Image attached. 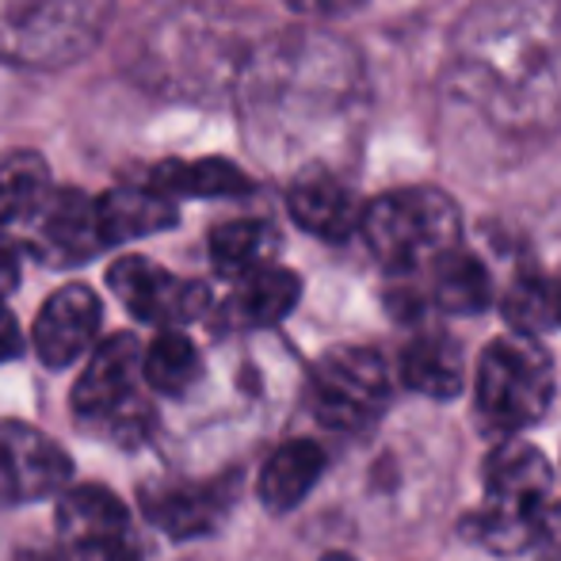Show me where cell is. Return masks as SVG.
Instances as JSON below:
<instances>
[{"instance_id":"1","label":"cell","mask_w":561,"mask_h":561,"mask_svg":"<svg viewBox=\"0 0 561 561\" xmlns=\"http://www.w3.org/2000/svg\"><path fill=\"white\" fill-rule=\"evenodd\" d=\"M554 516V470L524 439H501L485 458V501L466 516V535L493 554H519L547 535Z\"/></svg>"},{"instance_id":"15","label":"cell","mask_w":561,"mask_h":561,"mask_svg":"<svg viewBox=\"0 0 561 561\" xmlns=\"http://www.w3.org/2000/svg\"><path fill=\"white\" fill-rule=\"evenodd\" d=\"M325 473V450L313 439H290L279 450L267 455V462L260 466L256 493L260 504L267 512H290L310 496V489L318 485V478Z\"/></svg>"},{"instance_id":"4","label":"cell","mask_w":561,"mask_h":561,"mask_svg":"<svg viewBox=\"0 0 561 561\" xmlns=\"http://www.w3.org/2000/svg\"><path fill=\"white\" fill-rule=\"evenodd\" d=\"M390 405V375L370 347H333L310 375V409L333 432H363Z\"/></svg>"},{"instance_id":"12","label":"cell","mask_w":561,"mask_h":561,"mask_svg":"<svg viewBox=\"0 0 561 561\" xmlns=\"http://www.w3.org/2000/svg\"><path fill=\"white\" fill-rule=\"evenodd\" d=\"M287 210L306 233L321 237V241H344L359 229V199L340 176L329 169H306L295 176L287 192Z\"/></svg>"},{"instance_id":"18","label":"cell","mask_w":561,"mask_h":561,"mask_svg":"<svg viewBox=\"0 0 561 561\" xmlns=\"http://www.w3.org/2000/svg\"><path fill=\"white\" fill-rule=\"evenodd\" d=\"M279 252V229L264 218H233L210 233V264L226 279H244V275L272 267Z\"/></svg>"},{"instance_id":"13","label":"cell","mask_w":561,"mask_h":561,"mask_svg":"<svg viewBox=\"0 0 561 561\" xmlns=\"http://www.w3.org/2000/svg\"><path fill=\"white\" fill-rule=\"evenodd\" d=\"M302 298V279L287 267H260V272L237 279L233 295L222 306L226 329H267L279 325Z\"/></svg>"},{"instance_id":"10","label":"cell","mask_w":561,"mask_h":561,"mask_svg":"<svg viewBox=\"0 0 561 561\" xmlns=\"http://www.w3.org/2000/svg\"><path fill=\"white\" fill-rule=\"evenodd\" d=\"M237 496V473L210 481H161L141 489V512L169 539H199L210 535Z\"/></svg>"},{"instance_id":"16","label":"cell","mask_w":561,"mask_h":561,"mask_svg":"<svg viewBox=\"0 0 561 561\" xmlns=\"http://www.w3.org/2000/svg\"><path fill=\"white\" fill-rule=\"evenodd\" d=\"M466 359L447 333H421L401 352V382L424 398H455L462 390Z\"/></svg>"},{"instance_id":"17","label":"cell","mask_w":561,"mask_h":561,"mask_svg":"<svg viewBox=\"0 0 561 561\" xmlns=\"http://www.w3.org/2000/svg\"><path fill=\"white\" fill-rule=\"evenodd\" d=\"M153 192L164 199H233V195H249L252 180L237 169L226 157H199V161H164L153 169Z\"/></svg>"},{"instance_id":"27","label":"cell","mask_w":561,"mask_h":561,"mask_svg":"<svg viewBox=\"0 0 561 561\" xmlns=\"http://www.w3.org/2000/svg\"><path fill=\"white\" fill-rule=\"evenodd\" d=\"M558 321H561V290H558Z\"/></svg>"},{"instance_id":"22","label":"cell","mask_w":561,"mask_h":561,"mask_svg":"<svg viewBox=\"0 0 561 561\" xmlns=\"http://www.w3.org/2000/svg\"><path fill=\"white\" fill-rule=\"evenodd\" d=\"M504 318L516 329V336H539L558 325V287L542 272L527 267L512 279L504 295Z\"/></svg>"},{"instance_id":"9","label":"cell","mask_w":561,"mask_h":561,"mask_svg":"<svg viewBox=\"0 0 561 561\" xmlns=\"http://www.w3.org/2000/svg\"><path fill=\"white\" fill-rule=\"evenodd\" d=\"M73 462L46 432L23 421L0 424V504H31L66 489Z\"/></svg>"},{"instance_id":"6","label":"cell","mask_w":561,"mask_h":561,"mask_svg":"<svg viewBox=\"0 0 561 561\" xmlns=\"http://www.w3.org/2000/svg\"><path fill=\"white\" fill-rule=\"evenodd\" d=\"M58 539L69 561H141L130 512L107 485H77L61 496Z\"/></svg>"},{"instance_id":"11","label":"cell","mask_w":561,"mask_h":561,"mask_svg":"<svg viewBox=\"0 0 561 561\" xmlns=\"http://www.w3.org/2000/svg\"><path fill=\"white\" fill-rule=\"evenodd\" d=\"M100 306L96 290L84 283H69V287L54 290L43 302L35 318V352L46 367H69L73 359H81L100 333Z\"/></svg>"},{"instance_id":"20","label":"cell","mask_w":561,"mask_h":561,"mask_svg":"<svg viewBox=\"0 0 561 561\" xmlns=\"http://www.w3.org/2000/svg\"><path fill=\"white\" fill-rule=\"evenodd\" d=\"M203 375V355L184 333L176 329H161L153 344L141 352V378L149 390L164 393V398H180L187 393Z\"/></svg>"},{"instance_id":"7","label":"cell","mask_w":561,"mask_h":561,"mask_svg":"<svg viewBox=\"0 0 561 561\" xmlns=\"http://www.w3.org/2000/svg\"><path fill=\"white\" fill-rule=\"evenodd\" d=\"M15 229L31 256L50 267L84 264L104 249L96 229V203L77 187H50Z\"/></svg>"},{"instance_id":"14","label":"cell","mask_w":561,"mask_h":561,"mask_svg":"<svg viewBox=\"0 0 561 561\" xmlns=\"http://www.w3.org/2000/svg\"><path fill=\"white\" fill-rule=\"evenodd\" d=\"M96 203V229L100 241L107 244H123V241H138V237L161 233L180 222L176 203L164 199L153 187H112L107 195H100Z\"/></svg>"},{"instance_id":"21","label":"cell","mask_w":561,"mask_h":561,"mask_svg":"<svg viewBox=\"0 0 561 561\" xmlns=\"http://www.w3.org/2000/svg\"><path fill=\"white\" fill-rule=\"evenodd\" d=\"M50 192V169L38 153H8L0 161V226H20Z\"/></svg>"},{"instance_id":"24","label":"cell","mask_w":561,"mask_h":561,"mask_svg":"<svg viewBox=\"0 0 561 561\" xmlns=\"http://www.w3.org/2000/svg\"><path fill=\"white\" fill-rule=\"evenodd\" d=\"M23 352V336H20V325H15L12 310L0 302V363L4 359H15Z\"/></svg>"},{"instance_id":"8","label":"cell","mask_w":561,"mask_h":561,"mask_svg":"<svg viewBox=\"0 0 561 561\" xmlns=\"http://www.w3.org/2000/svg\"><path fill=\"white\" fill-rule=\"evenodd\" d=\"M115 298L146 325L176 329L187 321L203 318L210 306V290L195 279H180V275L164 272L161 264L146 256H123L107 272Z\"/></svg>"},{"instance_id":"5","label":"cell","mask_w":561,"mask_h":561,"mask_svg":"<svg viewBox=\"0 0 561 561\" xmlns=\"http://www.w3.org/2000/svg\"><path fill=\"white\" fill-rule=\"evenodd\" d=\"M141 347L130 333H115L96 347L84 375L73 386V413L84 424H107L115 432H130L146 416L138 393Z\"/></svg>"},{"instance_id":"3","label":"cell","mask_w":561,"mask_h":561,"mask_svg":"<svg viewBox=\"0 0 561 561\" xmlns=\"http://www.w3.org/2000/svg\"><path fill=\"white\" fill-rule=\"evenodd\" d=\"M558 393L554 359L542 344L527 336H501L478 359V416L489 432L516 436L550 413Z\"/></svg>"},{"instance_id":"25","label":"cell","mask_w":561,"mask_h":561,"mask_svg":"<svg viewBox=\"0 0 561 561\" xmlns=\"http://www.w3.org/2000/svg\"><path fill=\"white\" fill-rule=\"evenodd\" d=\"M15 561H69L66 554H50V550H23Z\"/></svg>"},{"instance_id":"19","label":"cell","mask_w":561,"mask_h":561,"mask_svg":"<svg viewBox=\"0 0 561 561\" xmlns=\"http://www.w3.org/2000/svg\"><path fill=\"white\" fill-rule=\"evenodd\" d=\"M432 272V302L444 313H455V318H470V313H481L489 302H493V279H489V267L481 264L478 256H470L466 249H450Z\"/></svg>"},{"instance_id":"2","label":"cell","mask_w":561,"mask_h":561,"mask_svg":"<svg viewBox=\"0 0 561 561\" xmlns=\"http://www.w3.org/2000/svg\"><path fill=\"white\" fill-rule=\"evenodd\" d=\"M359 233L382 267L416 272V267H432L444 252L458 249L462 218H458L455 199L436 187H398L363 207Z\"/></svg>"},{"instance_id":"23","label":"cell","mask_w":561,"mask_h":561,"mask_svg":"<svg viewBox=\"0 0 561 561\" xmlns=\"http://www.w3.org/2000/svg\"><path fill=\"white\" fill-rule=\"evenodd\" d=\"M15 283H20V249L8 237H0V298L15 290Z\"/></svg>"},{"instance_id":"26","label":"cell","mask_w":561,"mask_h":561,"mask_svg":"<svg viewBox=\"0 0 561 561\" xmlns=\"http://www.w3.org/2000/svg\"><path fill=\"white\" fill-rule=\"evenodd\" d=\"M321 561H355L352 554H344V550H333V554H325Z\"/></svg>"}]
</instances>
